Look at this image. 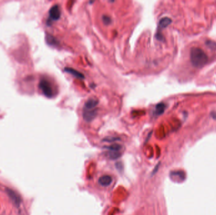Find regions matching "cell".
Instances as JSON below:
<instances>
[{
    "instance_id": "30bf717a",
    "label": "cell",
    "mask_w": 216,
    "mask_h": 215,
    "mask_svg": "<svg viewBox=\"0 0 216 215\" xmlns=\"http://www.w3.org/2000/svg\"><path fill=\"white\" fill-rule=\"evenodd\" d=\"M165 107H166V105L163 103H159V104H157L155 107V114L157 115H161V114H162L164 112L165 110Z\"/></svg>"
},
{
    "instance_id": "4fadbf2b",
    "label": "cell",
    "mask_w": 216,
    "mask_h": 215,
    "mask_svg": "<svg viewBox=\"0 0 216 215\" xmlns=\"http://www.w3.org/2000/svg\"><path fill=\"white\" fill-rule=\"evenodd\" d=\"M120 139L118 138H116V137H107L106 138H104L103 139V141L104 142H108V143H112L116 141L119 140Z\"/></svg>"
},
{
    "instance_id": "8fae6325",
    "label": "cell",
    "mask_w": 216,
    "mask_h": 215,
    "mask_svg": "<svg viewBox=\"0 0 216 215\" xmlns=\"http://www.w3.org/2000/svg\"><path fill=\"white\" fill-rule=\"evenodd\" d=\"M7 192H8V195L11 197V199L14 201H15V203L16 204L19 205V203H20V201L19 196L15 192H14L13 191L10 190V189H8L7 191Z\"/></svg>"
},
{
    "instance_id": "5bb4252c",
    "label": "cell",
    "mask_w": 216,
    "mask_h": 215,
    "mask_svg": "<svg viewBox=\"0 0 216 215\" xmlns=\"http://www.w3.org/2000/svg\"><path fill=\"white\" fill-rule=\"evenodd\" d=\"M48 43H49V44H53V45H54V44H56V39H54V37H51V36H48Z\"/></svg>"
},
{
    "instance_id": "9c48e42d",
    "label": "cell",
    "mask_w": 216,
    "mask_h": 215,
    "mask_svg": "<svg viewBox=\"0 0 216 215\" xmlns=\"http://www.w3.org/2000/svg\"><path fill=\"white\" fill-rule=\"evenodd\" d=\"M171 22V20L168 18V17H164V18H163L160 21H159V27L161 28H166L167 26H168Z\"/></svg>"
},
{
    "instance_id": "5b68a950",
    "label": "cell",
    "mask_w": 216,
    "mask_h": 215,
    "mask_svg": "<svg viewBox=\"0 0 216 215\" xmlns=\"http://www.w3.org/2000/svg\"><path fill=\"white\" fill-rule=\"evenodd\" d=\"M99 104L98 100L95 98H91L88 99L84 105L83 110H92L96 109L97 105Z\"/></svg>"
},
{
    "instance_id": "7a4b0ae2",
    "label": "cell",
    "mask_w": 216,
    "mask_h": 215,
    "mask_svg": "<svg viewBox=\"0 0 216 215\" xmlns=\"http://www.w3.org/2000/svg\"><path fill=\"white\" fill-rule=\"evenodd\" d=\"M39 88L41 90L43 94L46 97L48 98H51L53 97V89L51 83L48 80L46 79L41 80L39 83Z\"/></svg>"
},
{
    "instance_id": "6da1fadb",
    "label": "cell",
    "mask_w": 216,
    "mask_h": 215,
    "mask_svg": "<svg viewBox=\"0 0 216 215\" xmlns=\"http://www.w3.org/2000/svg\"><path fill=\"white\" fill-rule=\"evenodd\" d=\"M190 59L192 64L197 68H201L208 61L205 52L200 48H193L190 51Z\"/></svg>"
},
{
    "instance_id": "277c9868",
    "label": "cell",
    "mask_w": 216,
    "mask_h": 215,
    "mask_svg": "<svg viewBox=\"0 0 216 215\" xmlns=\"http://www.w3.org/2000/svg\"><path fill=\"white\" fill-rule=\"evenodd\" d=\"M49 17L52 20H59L61 17V10L58 5H54L51 7L49 10Z\"/></svg>"
},
{
    "instance_id": "9a60e30c",
    "label": "cell",
    "mask_w": 216,
    "mask_h": 215,
    "mask_svg": "<svg viewBox=\"0 0 216 215\" xmlns=\"http://www.w3.org/2000/svg\"><path fill=\"white\" fill-rule=\"evenodd\" d=\"M103 20L104 23L105 24H107V25H109L111 22V19L109 17L105 16V15L103 17Z\"/></svg>"
},
{
    "instance_id": "ba28073f",
    "label": "cell",
    "mask_w": 216,
    "mask_h": 215,
    "mask_svg": "<svg viewBox=\"0 0 216 215\" xmlns=\"http://www.w3.org/2000/svg\"><path fill=\"white\" fill-rule=\"evenodd\" d=\"M105 148L111 151L119 152L122 149L123 147L121 145L118 144V143H114V144H112L109 146H107Z\"/></svg>"
},
{
    "instance_id": "8992f818",
    "label": "cell",
    "mask_w": 216,
    "mask_h": 215,
    "mask_svg": "<svg viewBox=\"0 0 216 215\" xmlns=\"http://www.w3.org/2000/svg\"><path fill=\"white\" fill-rule=\"evenodd\" d=\"M112 182V179L111 176L106 175L100 177L99 179V184L103 186V187H107V186L109 185Z\"/></svg>"
},
{
    "instance_id": "52a82bcc",
    "label": "cell",
    "mask_w": 216,
    "mask_h": 215,
    "mask_svg": "<svg viewBox=\"0 0 216 215\" xmlns=\"http://www.w3.org/2000/svg\"><path fill=\"white\" fill-rule=\"evenodd\" d=\"M65 72L68 73L69 74L73 75L74 76H75L78 79H83L84 78V75L82 73L79 72V71L75 70V69H73L71 68H65Z\"/></svg>"
},
{
    "instance_id": "3957f363",
    "label": "cell",
    "mask_w": 216,
    "mask_h": 215,
    "mask_svg": "<svg viewBox=\"0 0 216 215\" xmlns=\"http://www.w3.org/2000/svg\"><path fill=\"white\" fill-rule=\"evenodd\" d=\"M97 109L92 110H83V118L87 122L92 121L97 116Z\"/></svg>"
},
{
    "instance_id": "7c38bea8",
    "label": "cell",
    "mask_w": 216,
    "mask_h": 215,
    "mask_svg": "<svg viewBox=\"0 0 216 215\" xmlns=\"http://www.w3.org/2000/svg\"><path fill=\"white\" fill-rule=\"evenodd\" d=\"M106 156L111 160H116L121 156V153L116 151H109L107 153Z\"/></svg>"
}]
</instances>
